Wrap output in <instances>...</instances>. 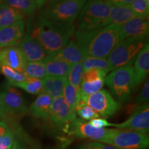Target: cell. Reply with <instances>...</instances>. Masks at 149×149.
I'll list each match as a JSON object with an SVG mask.
<instances>
[{
  "instance_id": "cell-2",
  "label": "cell",
  "mask_w": 149,
  "mask_h": 149,
  "mask_svg": "<svg viewBox=\"0 0 149 149\" xmlns=\"http://www.w3.org/2000/svg\"><path fill=\"white\" fill-rule=\"evenodd\" d=\"M74 31L73 23L53 21L40 15L31 36L38 41L48 55H55L66 45Z\"/></svg>"
},
{
  "instance_id": "cell-6",
  "label": "cell",
  "mask_w": 149,
  "mask_h": 149,
  "mask_svg": "<svg viewBox=\"0 0 149 149\" xmlns=\"http://www.w3.org/2000/svg\"><path fill=\"white\" fill-rule=\"evenodd\" d=\"M87 1L88 0H58L49 3L43 10L41 16L56 22L73 23Z\"/></svg>"
},
{
  "instance_id": "cell-37",
  "label": "cell",
  "mask_w": 149,
  "mask_h": 149,
  "mask_svg": "<svg viewBox=\"0 0 149 149\" xmlns=\"http://www.w3.org/2000/svg\"><path fill=\"white\" fill-rule=\"evenodd\" d=\"M10 128H8V124L5 121H0V139L6 135V133L8 131Z\"/></svg>"
},
{
  "instance_id": "cell-28",
  "label": "cell",
  "mask_w": 149,
  "mask_h": 149,
  "mask_svg": "<svg viewBox=\"0 0 149 149\" xmlns=\"http://www.w3.org/2000/svg\"><path fill=\"white\" fill-rule=\"evenodd\" d=\"M13 86L23 89L30 94L40 95L41 93H43L42 79L27 77L25 81L14 84Z\"/></svg>"
},
{
  "instance_id": "cell-3",
  "label": "cell",
  "mask_w": 149,
  "mask_h": 149,
  "mask_svg": "<svg viewBox=\"0 0 149 149\" xmlns=\"http://www.w3.org/2000/svg\"><path fill=\"white\" fill-rule=\"evenodd\" d=\"M105 82L117 102H128L137 87L133 66H126L112 70L106 77Z\"/></svg>"
},
{
  "instance_id": "cell-10",
  "label": "cell",
  "mask_w": 149,
  "mask_h": 149,
  "mask_svg": "<svg viewBox=\"0 0 149 149\" xmlns=\"http://www.w3.org/2000/svg\"><path fill=\"white\" fill-rule=\"evenodd\" d=\"M2 100V119L23 115L28 112V108L22 94L13 88L1 93Z\"/></svg>"
},
{
  "instance_id": "cell-40",
  "label": "cell",
  "mask_w": 149,
  "mask_h": 149,
  "mask_svg": "<svg viewBox=\"0 0 149 149\" xmlns=\"http://www.w3.org/2000/svg\"><path fill=\"white\" fill-rule=\"evenodd\" d=\"M36 3L37 8H42L46 3H47V0H34Z\"/></svg>"
},
{
  "instance_id": "cell-21",
  "label": "cell",
  "mask_w": 149,
  "mask_h": 149,
  "mask_svg": "<svg viewBox=\"0 0 149 149\" xmlns=\"http://www.w3.org/2000/svg\"><path fill=\"white\" fill-rule=\"evenodd\" d=\"M43 80V93H47L53 99L62 95L63 90L67 82V77L46 76Z\"/></svg>"
},
{
  "instance_id": "cell-15",
  "label": "cell",
  "mask_w": 149,
  "mask_h": 149,
  "mask_svg": "<svg viewBox=\"0 0 149 149\" xmlns=\"http://www.w3.org/2000/svg\"><path fill=\"white\" fill-rule=\"evenodd\" d=\"M120 28L123 40L129 37H147L149 31L148 17H135Z\"/></svg>"
},
{
  "instance_id": "cell-16",
  "label": "cell",
  "mask_w": 149,
  "mask_h": 149,
  "mask_svg": "<svg viewBox=\"0 0 149 149\" xmlns=\"http://www.w3.org/2000/svg\"><path fill=\"white\" fill-rule=\"evenodd\" d=\"M135 82L137 86L140 84L148 77L149 72V44L147 42L142 49L139 52L135 59Z\"/></svg>"
},
{
  "instance_id": "cell-30",
  "label": "cell",
  "mask_w": 149,
  "mask_h": 149,
  "mask_svg": "<svg viewBox=\"0 0 149 149\" xmlns=\"http://www.w3.org/2000/svg\"><path fill=\"white\" fill-rule=\"evenodd\" d=\"M74 111L76 115H77L81 120L84 121H91L93 119L99 118L100 117V115L92 108L81 100H79L77 103Z\"/></svg>"
},
{
  "instance_id": "cell-33",
  "label": "cell",
  "mask_w": 149,
  "mask_h": 149,
  "mask_svg": "<svg viewBox=\"0 0 149 149\" xmlns=\"http://www.w3.org/2000/svg\"><path fill=\"white\" fill-rule=\"evenodd\" d=\"M149 100V81L148 79L145 81L144 86L138 95L135 99V104H144L148 103Z\"/></svg>"
},
{
  "instance_id": "cell-25",
  "label": "cell",
  "mask_w": 149,
  "mask_h": 149,
  "mask_svg": "<svg viewBox=\"0 0 149 149\" xmlns=\"http://www.w3.org/2000/svg\"><path fill=\"white\" fill-rule=\"evenodd\" d=\"M22 72L26 77L42 79L46 77V67L43 61L26 62Z\"/></svg>"
},
{
  "instance_id": "cell-27",
  "label": "cell",
  "mask_w": 149,
  "mask_h": 149,
  "mask_svg": "<svg viewBox=\"0 0 149 149\" xmlns=\"http://www.w3.org/2000/svg\"><path fill=\"white\" fill-rule=\"evenodd\" d=\"M62 96L70 111L75 112L74 110L77 107V103L79 101V93L73 86L68 82V80H67V82L65 85L64 90H63Z\"/></svg>"
},
{
  "instance_id": "cell-7",
  "label": "cell",
  "mask_w": 149,
  "mask_h": 149,
  "mask_svg": "<svg viewBox=\"0 0 149 149\" xmlns=\"http://www.w3.org/2000/svg\"><path fill=\"white\" fill-rule=\"evenodd\" d=\"M102 144L111 145L118 149H147L149 145L148 135L126 129H109Z\"/></svg>"
},
{
  "instance_id": "cell-24",
  "label": "cell",
  "mask_w": 149,
  "mask_h": 149,
  "mask_svg": "<svg viewBox=\"0 0 149 149\" xmlns=\"http://www.w3.org/2000/svg\"><path fill=\"white\" fill-rule=\"evenodd\" d=\"M81 64L84 71L89 69H98L103 70L107 74L108 72L113 70L109 61L106 58L86 57L81 62Z\"/></svg>"
},
{
  "instance_id": "cell-43",
  "label": "cell",
  "mask_w": 149,
  "mask_h": 149,
  "mask_svg": "<svg viewBox=\"0 0 149 149\" xmlns=\"http://www.w3.org/2000/svg\"><path fill=\"white\" fill-rule=\"evenodd\" d=\"M144 2L146 3V4L149 7V0H144Z\"/></svg>"
},
{
  "instance_id": "cell-19",
  "label": "cell",
  "mask_w": 149,
  "mask_h": 149,
  "mask_svg": "<svg viewBox=\"0 0 149 149\" xmlns=\"http://www.w3.org/2000/svg\"><path fill=\"white\" fill-rule=\"evenodd\" d=\"M53 99L47 93H41L30 107L33 116L40 119L49 118L50 109Z\"/></svg>"
},
{
  "instance_id": "cell-17",
  "label": "cell",
  "mask_w": 149,
  "mask_h": 149,
  "mask_svg": "<svg viewBox=\"0 0 149 149\" xmlns=\"http://www.w3.org/2000/svg\"><path fill=\"white\" fill-rule=\"evenodd\" d=\"M46 67V76L64 77L68 75L71 64L57 58L55 55H48L43 60Z\"/></svg>"
},
{
  "instance_id": "cell-42",
  "label": "cell",
  "mask_w": 149,
  "mask_h": 149,
  "mask_svg": "<svg viewBox=\"0 0 149 149\" xmlns=\"http://www.w3.org/2000/svg\"><path fill=\"white\" fill-rule=\"evenodd\" d=\"M0 118H3L2 113V100H1V94H0Z\"/></svg>"
},
{
  "instance_id": "cell-29",
  "label": "cell",
  "mask_w": 149,
  "mask_h": 149,
  "mask_svg": "<svg viewBox=\"0 0 149 149\" xmlns=\"http://www.w3.org/2000/svg\"><path fill=\"white\" fill-rule=\"evenodd\" d=\"M83 67L81 63L73 64L71 66V68L68 72L67 80L70 84L77 89V91L79 93L80 84H81V79H82L83 74Z\"/></svg>"
},
{
  "instance_id": "cell-39",
  "label": "cell",
  "mask_w": 149,
  "mask_h": 149,
  "mask_svg": "<svg viewBox=\"0 0 149 149\" xmlns=\"http://www.w3.org/2000/svg\"><path fill=\"white\" fill-rule=\"evenodd\" d=\"M78 149H97L95 145V141L93 142L87 143V144H84L81 146H80Z\"/></svg>"
},
{
  "instance_id": "cell-18",
  "label": "cell",
  "mask_w": 149,
  "mask_h": 149,
  "mask_svg": "<svg viewBox=\"0 0 149 149\" xmlns=\"http://www.w3.org/2000/svg\"><path fill=\"white\" fill-rule=\"evenodd\" d=\"M55 55L71 65L81 63L86 57L82 50L74 40L68 41L66 45Z\"/></svg>"
},
{
  "instance_id": "cell-14",
  "label": "cell",
  "mask_w": 149,
  "mask_h": 149,
  "mask_svg": "<svg viewBox=\"0 0 149 149\" xmlns=\"http://www.w3.org/2000/svg\"><path fill=\"white\" fill-rule=\"evenodd\" d=\"M26 62L23 53L17 46H9L0 50V64L1 66H8L22 72Z\"/></svg>"
},
{
  "instance_id": "cell-8",
  "label": "cell",
  "mask_w": 149,
  "mask_h": 149,
  "mask_svg": "<svg viewBox=\"0 0 149 149\" xmlns=\"http://www.w3.org/2000/svg\"><path fill=\"white\" fill-rule=\"evenodd\" d=\"M82 102L86 103L104 119L114 115L121 109L120 103L117 102L106 89L91 95Z\"/></svg>"
},
{
  "instance_id": "cell-23",
  "label": "cell",
  "mask_w": 149,
  "mask_h": 149,
  "mask_svg": "<svg viewBox=\"0 0 149 149\" xmlns=\"http://www.w3.org/2000/svg\"><path fill=\"white\" fill-rule=\"evenodd\" d=\"M23 15L5 3L0 6V29L12 25L23 18Z\"/></svg>"
},
{
  "instance_id": "cell-12",
  "label": "cell",
  "mask_w": 149,
  "mask_h": 149,
  "mask_svg": "<svg viewBox=\"0 0 149 149\" xmlns=\"http://www.w3.org/2000/svg\"><path fill=\"white\" fill-rule=\"evenodd\" d=\"M17 47L27 62L43 61L48 55L38 41L29 35H24Z\"/></svg>"
},
{
  "instance_id": "cell-38",
  "label": "cell",
  "mask_w": 149,
  "mask_h": 149,
  "mask_svg": "<svg viewBox=\"0 0 149 149\" xmlns=\"http://www.w3.org/2000/svg\"><path fill=\"white\" fill-rule=\"evenodd\" d=\"M95 145L97 149H118L111 145L102 144V143L97 142V141H95Z\"/></svg>"
},
{
  "instance_id": "cell-22",
  "label": "cell",
  "mask_w": 149,
  "mask_h": 149,
  "mask_svg": "<svg viewBox=\"0 0 149 149\" xmlns=\"http://www.w3.org/2000/svg\"><path fill=\"white\" fill-rule=\"evenodd\" d=\"M49 118L55 126L62 128L76 118V113L75 112L70 111L65 102L55 113L49 117Z\"/></svg>"
},
{
  "instance_id": "cell-4",
  "label": "cell",
  "mask_w": 149,
  "mask_h": 149,
  "mask_svg": "<svg viewBox=\"0 0 149 149\" xmlns=\"http://www.w3.org/2000/svg\"><path fill=\"white\" fill-rule=\"evenodd\" d=\"M111 4L106 0H88L78 15V29L92 31L107 26Z\"/></svg>"
},
{
  "instance_id": "cell-26",
  "label": "cell",
  "mask_w": 149,
  "mask_h": 149,
  "mask_svg": "<svg viewBox=\"0 0 149 149\" xmlns=\"http://www.w3.org/2000/svg\"><path fill=\"white\" fill-rule=\"evenodd\" d=\"M4 3L23 15H31L37 8L34 0H4Z\"/></svg>"
},
{
  "instance_id": "cell-20",
  "label": "cell",
  "mask_w": 149,
  "mask_h": 149,
  "mask_svg": "<svg viewBox=\"0 0 149 149\" xmlns=\"http://www.w3.org/2000/svg\"><path fill=\"white\" fill-rule=\"evenodd\" d=\"M135 17H136L135 15L129 6H111L107 25L113 24L118 26H122L123 24H126Z\"/></svg>"
},
{
  "instance_id": "cell-36",
  "label": "cell",
  "mask_w": 149,
  "mask_h": 149,
  "mask_svg": "<svg viewBox=\"0 0 149 149\" xmlns=\"http://www.w3.org/2000/svg\"><path fill=\"white\" fill-rule=\"evenodd\" d=\"M106 1L111 3V6H130L133 0H106Z\"/></svg>"
},
{
  "instance_id": "cell-1",
  "label": "cell",
  "mask_w": 149,
  "mask_h": 149,
  "mask_svg": "<svg viewBox=\"0 0 149 149\" xmlns=\"http://www.w3.org/2000/svg\"><path fill=\"white\" fill-rule=\"evenodd\" d=\"M122 40L120 26L113 24L92 31L77 30L75 32V42L86 57L107 58Z\"/></svg>"
},
{
  "instance_id": "cell-31",
  "label": "cell",
  "mask_w": 149,
  "mask_h": 149,
  "mask_svg": "<svg viewBox=\"0 0 149 149\" xmlns=\"http://www.w3.org/2000/svg\"><path fill=\"white\" fill-rule=\"evenodd\" d=\"M1 72L7 78L9 84L12 86L22 82L27 78L23 72H19L6 66H1Z\"/></svg>"
},
{
  "instance_id": "cell-46",
  "label": "cell",
  "mask_w": 149,
  "mask_h": 149,
  "mask_svg": "<svg viewBox=\"0 0 149 149\" xmlns=\"http://www.w3.org/2000/svg\"><path fill=\"white\" fill-rule=\"evenodd\" d=\"M51 149H57V148H51Z\"/></svg>"
},
{
  "instance_id": "cell-45",
  "label": "cell",
  "mask_w": 149,
  "mask_h": 149,
  "mask_svg": "<svg viewBox=\"0 0 149 149\" xmlns=\"http://www.w3.org/2000/svg\"><path fill=\"white\" fill-rule=\"evenodd\" d=\"M1 65L0 64V71H1Z\"/></svg>"
},
{
  "instance_id": "cell-32",
  "label": "cell",
  "mask_w": 149,
  "mask_h": 149,
  "mask_svg": "<svg viewBox=\"0 0 149 149\" xmlns=\"http://www.w3.org/2000/svg\"><path fill=\"white\" fill-rule=\"evenodd\" d=\"M129 6L136 17H148L149 7L146 4L144 0H133Z\"/></svg>"
},
{
  "instance_id": "cell-9",
  "label": "cell",
  "mask_w": 149,
  "mask_h": 149,
  "mask_svg": "<svg viewBox=\"0 0 149 149\" xmlns=\"http://www.w3.org/2000/svg\"><path fill=\"white\" fill-rule=\"evenodd\" d=\"M64 128L70 135L80 139H91L100 143H103L109 131L108 128L94 127L89 122H86V121L77 119V117L67 124Z\"/></svg>"
},
{
  "instance_id": "cell-41",
  "label": "cell",
  "mask_w": 149,
  "mask_h": 149,
  "mask_svg": "<svg viewBox=\"0 0 149 149\" xmlns=\"http://www.w3.org/2000/svg\"><path fill=\"white\" fill-rule=\"evenodd\" d=\"M11 149H25V148H24L21 145L19 144L17 141H15L13 145V146L11 147Z\"/></svg>"
},
{
  "instance_id": "cell-35",
  "label": "cell",
  "mask_w": 149,
  "mask_h": 149,
  "mask_svg": "<svg viewBox=\"0 0 149 149\" xmlns=\"http://www.w3.org/2000/svg\"><path fill=\"white\" fill-rule=\"evenodd\" d=\"M93 126L99 128H105L109 126H115V124L110 123L104 118H95L88 122Z\"/></svg>"
},
{
  "instance_id": "cell-44",
  "label": "cell",
  "mask_w": 149,
  "mask_h": 149,
  "mask_svg": "<svg viewBox=\"0 0 149 149\" xmlns=\"http://www.w3.org/2000/svg\"><path fill=\"white\" fill-rule=\"evenodd\" d=\"M4 3V0H0V6Z\"/></svg>"
},
{
  "instance_id": "cell-34",
  "label": "cell",
  "mask_w": 149,
  "mask_h": 149,
  "mask_svg": "<svg viewBox=\"0 0 149 149\" xmlns=\"http://www.w3.org/2000/svg\"><path fill=\"white\" fill-rule=\"evenodd\" d=\"M13 132L9 129L6 135L0 139V149H10L15 141Z\"/></svg>"
},
{
  "instance_id": "cell-11",
  "label": "cell",
  "mask_w": 149,
  "mask_h": 149,
  "mask_svg": "<svg viewBox=\"0 0 149 149\" xmlns=\"http://www.w3.org/2000/svg\"><path fill=\"white\" fill-rule=\"evenodd\" d=\"M118 129L133 130L141 133H148L149 130L148 104L139 105L133 111L129 118L120 124H115Z\"/></svg>"
},
{
  "instance_id": "cell-5",
  "label": "cell",
  "mask_w": 149,
  "mask_h": 149,
  "mask_svg": "<svg viewBox=\"0 0 149 149\" xmlns=\"http://www.w3.org/2000/svg\"><path fill=\"white\" fill-rule=\"evenodd\" d=\"M147 37L124 39L119 43L108 56L112 70L126 66H132L139 52L146 44Z\"/></svg>"
},
{
  "instance_id": "cell-47",
  "label": "cell",
  "mask_w": 149,
  "mask_h": 149,
  "mask_svg": "<svg viewBox=\"0 0 149 149\" xmlns=\"http://www.w3.org/2000/svg\"><path fill=\"white\" fill-rule=\"evenodd\" d=\"M10 149H11V148H10Z\"/></svg>"
},
{
  "instance_id": "cell-13",
  "label": "cell",
  "mask_w": 149,
  "mask_h": 149,
  "mask_svg": "<svg viewBox=\"0 0 149 149\" xmlns=\"http://www.w3.org/2000/svg\"><path fill=\"white\" fill-rule=\"evenodd\" d=\"M24 28L25 24L21 19L9 26L0 29V50L18 45L24 36Z\"/></svg>"
}]
</instances>
